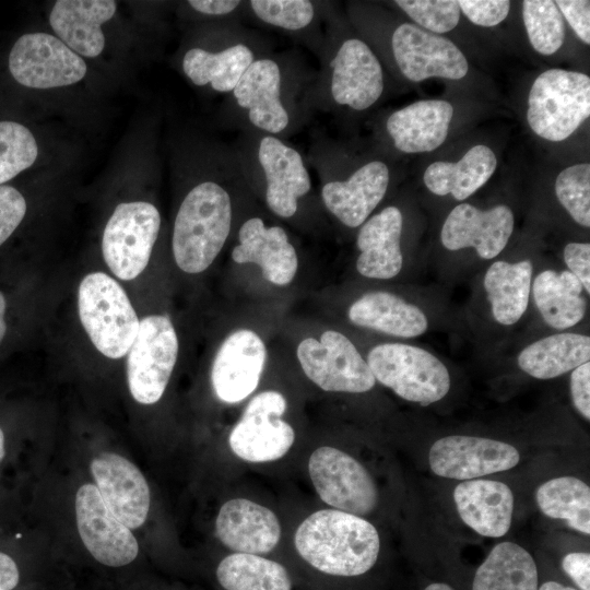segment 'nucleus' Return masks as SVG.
I'll return each mask as SVG.
<instances>
[{"label":"nucleus","instance_id":"1","mask_svg":"<svg viewBox=\"0 0 590 590\" xmlns=\"http://www.w3.org/2000/svg\"><path fill=\"white\" fill-rule=\"evenodd\" d=\"M312 82L286 57L260 56L229 93L245 131L283 138L304 118Z\"/></svg>","mask_w":590,"mask_h":590},{"label":"nucleus","instance_id":"2","mask_svg":"<svg viewBox=\"0 0 590 590\" xmlns=\"http://www.w3.org/2000/svg\"><path fill=\"white\" fill-rule=\"evenodd\" d=\"M295 547L317 570L342 577L367 573L377 562L380 540L364 518L337 509H321L297 528Z\"/></svg>","mask_w":590,"mask_h":590},{"label":"nucleus","instance_id":"3","mask_svg":"<svg viewBox=\"0 0 590 590\" xmlns=\"http://www.w3.org/2000/svg\"><path fill=\"white\" fill-rule=\"evenodd\" d=\"M234 219L225 180L206 178L184 197L177 211L172 247L176 264L187 273L206 270L224 247Z\"/></svg>","mask_w":590,"mask_h":590},{"label":"nucleus","instance_id":"4","mask_svg":"<svg viewBox=\"0 0 590 590\" xmlns=\"http://www.w3.org/2000/svg\"><path fill=\"white\" fill-rule=\"evenodd\" d=\"M234 148L246 179L258 177L263 184L268 209L283 219L294 216L298 201L311 190L300 152L279 137L256 131H245Z\"/></svg>","mask_w":590,"mask_h":590},{"label":"nucleus","instance_id":"5","mask_svg":"<svg viewBox=\"0 0 590 590\" xmlns=\"http://www.w3.org/2000/svg\"><path fill=\"white\" fill-rule=\"evenodd\" d=\"M322 69L312 81L309 101L327 90L338 106L362 111L370 108L382 95L385 79L382 66L373 49L358 37H347L334 47L321 44Z\"/></svg>","mask_w":590,"mask_h":590},{"label":"nucleus","instance_id":"6","mask_svg":"<svg viewBox=\"0 0 590 590\" xmlns=\"http://www.w3.org/2000/svg\"><path fill=\"white\" fill-rule=\"evenodd\" d=\"M78 307L83 328L103 355L115 359L128 353L140 320L115 279L103 272L84 276L79 286Z\"/></svg>","mask_w":590,"mask_h":590},{"label":"nucleus","instance_id":"7","mask_svg":"<svg viewBox=\"0 0 590 590\" xmlns=\"http://www.w3.org/2000/svg\"><path fill=\"white\" fill-rule=\"evenodd\" d=\"M590 116L589 75L548 69L533 81L527 121L531 130L552 142L570 137Z\"/></svg>","mask_w":590,"mask_h":590},{"label":"nucleus","instance_id":"8","mask_svg":"<svg viewBox=\"0 0 590 590\" xmlns=\"http://www.w3.org/2000/svg\"><path fill=\"white\" fill-rule=\"evenodd\" d=\"M367 364L377 381L400 398L428 405L450 389L446 365L430 352L403 343H384L370 350Z\"/></svg>","mask_w":590,"mask_h":590},{"label":"nucleus","instance_id":"9","mask_svg":"<svg viewBox=\"0 0 590 590\" xmlns=\"http://www.w3.org/2000/svg\"><path fill=\"white\" fill-rule=\"evenodd\" d=\"M161 227L156 206L145 201L116 206L103 234V257L120 280L137 278L146 268Z\"/></svg>","mask_w":590,"mask_h":590},{"label":"nucleus","instance_id":"10","mask_svg":"<svg viewBox=\"0 0 590 590\" xmlns=\"http://www.w3.org/2000/svg\"><path fill=\"white\" fill-rule=\"evenodd\" d=\"M127 355L131 396L141 404L156 403L167 387L178 355V339L170 320L162 315L141 319Z\"/></svg>","mask_w":590,"mask_h":590},{"label":"nucleus","instance_id":"11","mask_svg":"<svg viewBox=\"0 0 590 590\" xmlns=\"http://www.w3.org/2000/svg\"><path fill=\"white\" fill-rule=\"evenodd\" d=\"M297 358L305 375L324 391L362 393L376 382L356 346L334 330L324 331L320 340H303Z\"/></svg>","mask_w":590,"mask_h":590},{"label":"nucleus","instance_id":"12","mask_svg":"<svg viewBox=\"0 0 590 590\" xmlns=\"http://www.w3.org/2000/svg\"><path fill=\"white\" fill-rule=\"evenodd\" d=\"M13 79L30 88H54L81 81L87 71L81 56L57 36L26 33L13 44L9 58Z\"/></svg>","mask_w":590,"mask_h":590},{"label":"nucleus","instance_id":"13","mask_svg":"<svg viewBox=\"0 0 590 590\" xmlns=\"http://www.w3.org/2000/svg\"><path fill=\"white\" fill-rule=\"evenodd\" d=\"M308 472L321 500L337 510L361 517L376 508L378 491L374 479L349 453L319 447L309 457Z\"/></svg>","mask_w":590,"mask_h":590},{"label":"nucleus","instance_id":"14","mask_svg":"<svg viewBox=\"0 0 590 590\" xmlns=\"http://www.w3.org/2000/svg\"><path fill=\"white\" fill-rule=\"evenodd\" d=\"M286 406L284 396L274 390L253 397L229 434L232 451L249 462H268L285 456L295 439L293 427L281 418Z\"/></svg>","mask_w":590,"mask_h":590},{"label":"nucleus","instance_id":"15","mask_svg":"<svg viewBox=\"0 0 590 590\" xmlns=\"http://www.w3.org/2000/svg\"><path fill=\"white\" fill-rule=\"evenodd\" d=\"M232 22L217 47H191L181 59L184 74L197 86L229 94L262 49L251 33Z\"/></svg>","mask_w":590,"mask_h":590},{"label":"nucleus","instance_id":"16","mask_svg":"<svg viewBox=\"0 0 590 590\" xmlns=\"http://www.w3.org/2000/svg\"><path fill=\"white\" fill-rule=\"evenodd\" d=\"M390 43L394 62L409 81L460 80L468 73L465 56L450 39L415 24H400L392 32Z\"/></svg>","mask_w":590,"mask_h":590},{"label":"nucleus","instance_id":"17","mask_svg":"<svg viewBox=\"0 0 590 590\" xmlns=\"http://www.w3.org/2000/svg\"><path fill=\"white\" fill-rule=\"evenodd\" d=\"M519 460L518 449L508 442L468 435L439 438L428 452L436 475L463 481L510 470Z\"/></svg>","mask_w":590,"mask_h":590},{"label":"nucleus","instance_id":"18","mask_svg":"<svg viewBox=\"0 0 590 590\" xmlns=\"http://www.w3.org/2000/svg\"><path fill=\"white\" fill-rule=\"evenodd\" d=\"M75 518L80 538L97 562L121 567L138 556L137 539L108 509L94 484L87 483L78 489Z\"/></svg>","mask_w":590,"mask_h":590},{"label":"nucleus","instance_id":"19","mask_svg":"<svg viewBox=\"0 0 590 590\" xmlns=\"http://www.w3.org/2000/svg\"><path fill=\"white\" fill-rule=\"evenodd\" d=\"M514 227L515 217L508 205L498 204L484 211L472 204L461 203L446 217L440 240L448 250L472 247L480 258L489 260L507 246Z\"/></svg>","mask_w":590,"mask_h":590},{"label":"nucleus","instance_id":"20","mask_svg":"<svg viewBox=\"0 0 590 590\" xmlns=\"http://www.w3.org/2000/svg\"><path fill=\"white\" fill-rule=\"evenodd\" d=\"M91 473L108 509L129 529L141 527L150 510V488L142 472L130 460L102 452L91 462Z\"/></svg>","mask_w":590,"mask_h":590},{"label":"nucleus","instance_id":"21","mask_svg":"<svg viewBox=\"0 0 590 590\" xmlns=\"http://www.w3.org/2000/svg\"><path fill=\"white\" fill-rule=\"evenodd\" d=\"M267 357L261 338L248 329L229 334L220 346L211 371L217 398L226 403L246 399L257 388Z\"/></svg>","mask_w":590,"mask_h":590},{"label":"nucleus","instance_id":"22","mask_svg":"<svg viewBox=\"0 0 590 590\" xmlns=\"http://www.w3.org/2000/svg\"><path fill=\"white\" fill-rule=\"evenodd\" d=\"M389 181L387 164L374 160L356 168L344 180L326 181L320 191L321 200L343 225L355 228L365 223L384 199Z\"/></svg>","mask_w":590,"mask_h":590},{"label":"nucleus","instance_id":"23","mask_svg":"<svg viewBox=\"0 0 590 590\" xmlns=\"http://www.w3.org/2000/svg\"><path fill=\"white\" fill-rule=\"evenodd\" d=\"M236 263H256L262 276L275 284L286 285L294 279L298 259L286 231L252 216L244 221L238 229V244L232 250Z\"/></svg>","mask_w":590,"mask_h":590},{"label":"nucleus","instance_id":"24","mask_svg":"<svg viewBox=\"0 0 590 590\" xmlns=\"http://www.w3.org/2000/svg\"><path fill=\"white\" fill-rule=\"evenodd\" d=\"M220 541L235 553L264 554L280 541L281 527L269 508L246 498H234L220 509L215 520Z\"/></svg>","mask_w":590,"mask_h":590},{"label":"nucleus","instance_id":"25","mask_svg":"<svg viewBox=\"0 0 590 590\" xmlns=\"http://www.w3.org/2000/svg\"><path fill=\"white\" fill-rule=\"evenodd\" d=\"M453 500L461 520L476 533L500 538L509 531L515 498L507 484L487 479L462 481L453 489Z\"/></svg>","mask_w":590,"mask_h":590},{"label":"nucleus","instance_id":"26","mask_svg":"<svg viewBox=\"0 0 590 590\" xmlns=\"http://www.w3.org/2000/svg\"><path fill=\"white\" fill-rule=\"evenodd\" d=\"M452 105L444 99H423L394 110L386 121L393 146L402 153H425L439 148L448 135Z\"/></svg>","mask_w":590,"mask_h":590},{"label":"nucleus","instance_id":"27","mask_svg":"<svg viewBox=\"0 0 590 590\" xmlns=\"http://www.w3.org/2000/svg\"><path fill=\"white\" fill-rule=\"evenodd\" d=\"M403 216L394 205L382 209L365 221L358 231L359 255L356 269L363 276L388 280L399 274L403 264L401 235Z\"/></svg>","mask_w":590,"mask_h":590},{"label":"nucleus","instance_id":"28","mask_svg":"<svg viewBox=\"0 0 590 590\" xmlns=\"http://www.w3.org/2000/svg\"><path fill=\"white\" fill-rule=\"evenodd\" d=\"M113 0H58L49 24L57 37L79 56L94 58L105 47L102 26L116 13Z\"/></svg>","mask_w":590,"mask_h":590},{"label":"nucleus","instance_id":"29","mask_svg":"<svg viewBox=\"0 0 590 590\" xmlns=\"http://www.w3.org/2000/svg\"><path fill=\"white\" fill-rule=\"evenodd\" d=\"M352 323L399 338L422 335L428 328L424 311L388 292H370L349 308Z\"/></svg>","mask_w":590,"mask_h":590},{"label":"nucleus","instance_id":"30","mask_svg":"<svg viewBox=\"0 0 590 590\" xmlns=\"http://www.w3.org/2000/svg\"><path fill=\"white\" fill-rule=\"evenodd\" d=\"M497 157L484 144L472 146L458 162L438 161L423 176L426 188L436 196L450 194L463 201L479 190L494 174Z\"/></svg>","mask_w":590,"mask_h":590},{"label":"nucleus","instance_id":"31","mask_svg":"<svg viewBox=\"0 0 590 590\" xmlns=\"http://www.w3.org/2000/svg\"><path fill=\"white\" fill-rule=\"evenodd\" d=\"M531 291L541 317L554 329L571 328L586 315L583 286L568 270H543L533 280Z\"/></svg>","mask_w":590,"mask_h":590},{"label":"nucleus","instance_id":"32","mask_svg":"<svg viewBox=\"0 0 590 590\" xmlns=\"http://www.w3.org/2000/svg\"><path fill=\"white\" fill-rule=\"evenodd\" d=\"M532 262L521 260L493 262L485 272L483 285L494 320L512 326L524 315L532 286Z\"/></svg>","mask_w":590,"mask_h":590},{"label":"nucleus","instance_id":"33","mask_svg":"<svg viewBox=\"0 0 590 590\" xmlns=\"http://www.w3.org/2000/svg\"><path fill=\"white\" fill-rule=\"evenodd\" d=\"M590 359V338L563 332L526 346L518 355L519 368L536 379H552L571 371Z\"/></svg>","mask_w":590,"mask_h":590},{"label":"nucleus","instance_id":"34","mask_svg":"<svg viewBox=\"0 0 590 590\" xmlns=\"http://www.w3.org/2000/svg\"><path fill=\"white\" fill-rule=\"evenodd\" d=\"M472 590H539L535 562L519 544L500 542L477 568Z\"/></svg>","mask_w":590,"mask_h":590},{"label":"nucleus","instance_id":"35","mask_svg":"<svg viewBox=\"0 0 590 590\" xmlns=\"http://www.w3.org/2000/svg\"><path fill=\"white\" fill-rule=\"evenodd\" d=\"M535 499L546 517L564 520L571 529L590 534V488L580 479H551L539 486Z\"/></svg>","mask_w":590,"mask_h":590},{"label":"nucleus","instance_id":"36","mask_svg":"<svg viewBox=\"0 0 590 590\" xmlns=\"http://www.w3.org/2000/svg\"><path fill=\"white\" fill-rule=\"evenodd\" d=\"M216 578L225 590H291L285 567L256 554L233 553L224 557Z\"/></svg>","mask_w":590,"mask_h":590},{"label":"nucleus","instance_id":"37","mask_svg":"<svg viewBox=\"0 0 590 590\" xmlns=\"http://www.w3.org/2000/svg\"><path fill=\"white\" fill-rule=\"evenodd\" d=\"M522 17L529 42L543 56L555 54L565 39V24L555 1L526 0Z\"/></svg>","mask_w":590,"mask_h":590},{"label":"nucleus","instance_id":"38","mask_svg":"<svg viewBox=\"0 0 590 590\" xmlns=\"http://www.w3.org/2000/svg\"><path fill=\"white\" fill-rule=\"evenodd\" d=\"M247 3L260 22L290 33L312 30L321 16V5L310 0H251Z\"/></svg>","mask_w":590,"mask_h":590},{"label":"nucleus","instance_id":"39","mask_svg":"<svg viewBox=\"0 0 590 590\" xmlns=\"http://www.w3.org/2000/svg\"><path fill=\"white\" fill-rule=\"evenodd\" d=\"M38 145L31 130L12 120L0 121V186L31 167Z\"/></svg>","mask_w":590,"mask_h":590},{"label":"nucleus","instance_id":"40","mask_svg":"<svg viewBox=\"0 0 590 590\" xmlns=\"http://www.w3.org/2000/svg\"><path fill=\"white\" fill-rule=\"evenodd\" d=\"M555 194L571 219L590 226V164L579 163L564 168L555 180Z\"/></svg>","mask_w":590,"mask_h":590},{"label":"nucleus","instance_id":"41","mask_svg":"<svg viewBox=\"0 0 590 590\" xmlns=\"http://www.w3.org/2000/svg\"><path fill=\"white\" fill-rule=\"evenodd\" d=\"M394 3L421 28L437 35L453 30L461 15L453 0H397Z\"/></svg>","mask_w":590,"mask_h":590},{"label":"nucleus","instance_id":"42","mask_svg":"<svg viewBox=\"0 0 590 590\" xmlns=\"http://www.w3.org/2000/svg\"><path fill=\"white\" fill-rule=\"evenodd\" d=\"M23 194L11 186H0V246L14 233L26 214Z\"/></svg>","mask_w":590,"mask_h":590},{"label":"nucleus","instance_id":"43","mask_svg":"<svg viewBox=\"0 0 590 590\" xmlns=\"http://www.w3.org/2000/svg\"><path fill=\"white\" fill-rule=\"evenodd\" d=\"M461 13L473 24L492 27L503 22L510 9L507 0H460L457 1Z\"/></svg>","mask_w":590,"mask_h":590},{"label":"nucleus","instance_id":"44","mask_svg":"<svg viewBox=\"0 0 590 590\" xmlns=\"http://www.w3.org/2000/svg\"><path fill=\"white\" fill-rule=\"evenodd\" d=\"M560 14L586 44H590V2L587 0L555 1Z\"/></svg>","mask_w":590,"mask_h":590},{"label":"nucleus","instance_id":"45","mask_svg":"<svg viewBox=\"0 0 590 590\" xmlns=\"http://www.w3.org/2000/svg\"><path fill=\"white\" fill-rule=\"evenodd\" d=\"M564 261L568 271L582 284L587 294L590 293V244L569 243L564 248Z\"/></svg>","mask_w":590,"mask_h":590},{"label":"nucleus","instance_id":"46","mask_svg":"<svg viewBox=\"0 0 590 590\" xmlns=\"http://www.w3.org/2000/svg\"><path fill=\"white\" fill-rule=\"evenodd\" d=\"M570 396L575 409L586 418L590 420V363H583L571 370Z\"/></svg>","mask_w":590,"mask_h":590},{"label":"nucleus","instance_id":"47","mask_svg":"<svg viewBox=\"0 0 590 590\" xmlns=\"http://www.w3.org/2000/svg\"><path fill=\"white\" fill-rule=\"evenodd\" d=\"M564 571L581 590H590V554L568 553L562 560Z\"/></svg>","mask_w":590,"mask_h":590},{"label":"nucleus","instance_id":"48","mask_svg":"<svg viewBox=\"0 0 590 590\" xmlns=\"http://www.w3.org/2000/svg\"><path fill=\"white\" fill-rule=\"evenodd\" d=\"M245 2L239 0H190L188 5L205 16L225 17L234 15Z\"/></svg>","mask_w":590,"mask_h":590},{"label":"nucleus","instance_id":"49","mask_svg":"<svg viewBox=\"0 0 590 590\" xmlns=\"http://www.w3.org/2000/svg\"><path fill=\"white\" fill-rule=\"evenodd\" d=\"M20 581V570L14 558L0 551V590H13Z\"/></svg>","mask_w":590,"mask_h":590},{"label":"nucleus","instance_id":"50","mask_svg":"<svg viewBox=\"0 0 590 590\" xmlns=\"http://www.w3.org/2000/svg\"><path fill=\"white\" fill-rule=\"evenodd\" d=\"M5 309H7V302H5L3 293L0 291V344L7 331V323H5V318H4Z\"/></svg>","mask_w":590,"mask_h":590},{"label":"nucleus","instance_id":"51","mask_svg":"<svg viewBox=\"0 0 590 590\" xmlns=\"http://www.w3.org/2000/svg\"><path fill=\"white\" fill-rule=\"evenodd\" d=\"M539 590H576V589L564 586L556 581H546L539 587Z\"/></svg>","mask_w":590,"mask_h":590},{"label":"nucleus","instance_id":"52","mask_svg":"<svg viewBox=\"0 0 590 590\" xmlns=\"http://www.w3.org/2000/svg\"><path fill=\"white\" fill-rule=\"evenodd\" d=\"M5 453H7L5 435H4L3 429L0 426V464L3 461Z\"/></svg>","mask_w":590,"mask_h":590},{"label":"nucleus","instance_id":"53","mask_svg":"<svg viewBox=\"0 0 590 590\" xmlns=\"http://www.w3.org/2000/svg\"><path fill=\"white\" fill-rule=\"evenodd\" d=\"M424 590H455L447 583L434 582L428 585Z\"/></svg>","mask_w":590,"mask_h":590}]
</instances>
